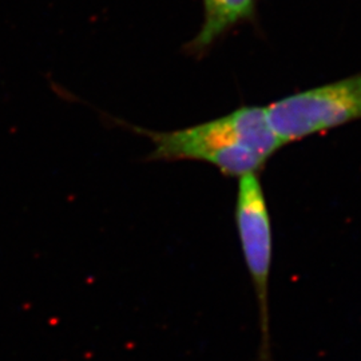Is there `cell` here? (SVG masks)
<instances>
[{"label":"cell","mask_w":361,"mask_h":361,"mask_svg":"<svg viewBox=\"0 0 361 361\" xmlns=\"http://www.w3.org/2000/svg\"><path fill=\"white\" fill-rule=\"evenodd\" d=\"M113 121L152 142L149 161H201L237 178L257 173L284 146L269 123L265 107L259 106H245L228 116L173 131H154Z\"/></svg>","instance_id":"obj_1"},{"label":"cell","mask_w":361,"mask_h":361,"mask_svg":"<svg viewBox=\"0 0 361 361\" xmlns=\"http://www.w3.org/2000/svg\"><path fill=\"white\" fill-rule=\"evenodd\" d=\"M234 217L246 269L257 300L259 322L257 361H274L269 326L273 233L269 209L257 173L245 174L238 178Z\"/></svg>","instance_id":"obj_2"},{"label":"cell","mask_w":361,"mask_h":361,"mask_svg":"<svg viewBox=\"0 0 361 361\" xmlns=\"http://www.w3.org/2000/svg\"><path fill=\"white\" fill-rule=\"evenodd\" d=\"M284 145L361 119V74L289 95L265 107Z\"/></svg>","instance_id":"obj_3"},{"label":"cell","mask_w":361,"mask_h":361,"mask_svg":"<svg viewBox=\"0 0 361 361\" xmlns=\"http://www.w3.org/2000/svg\"><path fill=\"white\" fill-rule=\"evenodd\" d=\"M204 23L198 35L188 44V51L200 55L226 31L255 16V0H202Z\"/></svg>","instance_id":"obj_4"}]
</instances>
